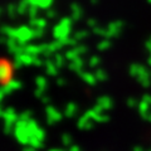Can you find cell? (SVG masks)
Returning a JSON list of instances; mask_svg holds the SVG:
<instances>
[{"mask_svg": "<svg viewBox=\"0 0 151 151\" xmlns=\"http://www.w3.org/2000/svg\"><path fill=\"white\" fill-rule=\"evenodd\" d=\"M13 65L6 59H0V84H5L12 81Z\"/></svg>", "mask_w": 151, "mask_h": 151, "instance_id": "1", "label": "cell"}]
</instances>
